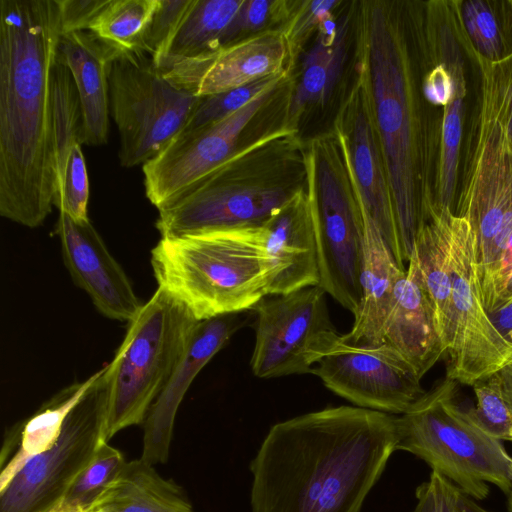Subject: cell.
<instances>
[{"label":"cell","instance_id":"obj_5","mask_svg":"<svg viewBox=\"0 0 512 512\" xmlns=\"http://www.w3.org/2000/svg\"><path fill=\"white\" fill-rule=\"evenodd\" d=\"M151 266L158 287L198 321L253 309L273 281L263 225L161 238Z\"/></svg>","mask_w":512,"mask_h":512},{"label":"cell","instance_id":"obj_11","mask_svg":"<svg viewBox=\"0 0 512 512\" xmlns=\"http://www.w3.org/2000/svg\"><path fill=\"white\" fill-rule=\"evenodd\" d=\"M106 365L68 414L56 441L29 458L0 489V512H46L64 497L99 446L108 442Z\"/></svg>","mask_w":512,"mask_h":512},{"label":"cell","instance_id":"obj_26","mask_svg":"<svg viewBox=\"0 0 512 512\" xmlns=\"http://www.w3.org/2000/svg\"><path fill=\"white\" fill-rule=\"evenodd\" d=\"M453 210L432 206L419 231L411 258L433 306L438 331L447 350L451 306L449 216ZM410 261V260H409Z\"/></svg>","mask_w":512,"mask_h":512},{"label":"cell","instance_id":"obj_48","mask_svg":"<svg viewBox=\"0 0 512 512\" xmlns=\"http://www.w3.org/2000/svg\"><path fill=\"white\" fill-rule=\"evenodd\" d=\"M46 512H87V511L73 509V508L64 506L62 504H57L55 507H53L52 509H50Z\"/></svg>","mask_w":512,"mask_h":512},{"label":"cell","instance_id":"obj_1","mask_svg":"<svg viewBox=\"0 0 512 512\" xmlns=\"http://www.w3.org/2000/svg\"><path fill=\"white\" fill-rule=\"evenodd\" d=\"M397 443V418L361 407L279 422L250 464L252 512H360Z\"/></svg>","mask_w":512,"mask_h":512},{"label":"cell","instance_id":"obj_24","mask_svg":"<svg viewBox=\"0 0 512 512\" xmlns=\"http://www.w3.org/2000/svg\"><path fill=\"white\" fill-rule=\"evenodd\" d=\"M89 512H196L174 481L160 476L143 459L126 462L119 476Z\"/></svg>","mask_w":512,"mask_h":512},{"label":"cell","instance_id":"obj_43","mask_svg":"<svg viewBox=\"0 0 512 512\" xmlns=\"http://www.w3.org/2000/svg\"><path fill=\"white\" fill-rule=\"evenodd\" d=\"M416 498L417 504L412 512H439L437 496L430 479L417 488Z\"/></svg>","mask_w":512,"mask_h":512},{"label":"cell","instance_id":"obj_36","mask_svg":"<svg viewBox=\"0 0 512 512\" xmlns=\"http://www.w3.org/2000/svg\"><path fill=\"white\" fill-rule=\"evenodd\" d=\"M470 59L478 67L479 93L491 104L512 147V55L497 63Z\"/></svg>","mask_w":512,"mask_h":512},{"label":"cell","instance_id":"obj_14","mask_svg":"<svg viewBox=\"0 0 512 512\" xmlns=\"http://www.w3.org/2000/svg\"><path fill=\"white\" fill-rule=\"evenodd\" d=\"M277 87L266 89L219 122L178 133L142 166L149 201L158 210L171 204L228 161L239 149L243 131Z\"/></svg>","mask_w":512,"mask_h":512},{"label":"cell","instance_id":"obj_8","mask_svg":"<svg viewBox=\"0 0 512 512\" xmlns=\"http://www.w3.org/2000/svg\"><path fill=\"white\" fill-rule=\"evenodd\" d=\"M304 153L319 285L354 315L361 301L364 242L363 213L356 185L334 132L315 138Z\"/></svg>","mask_w":512,"mask_h":512},{"label":"cell","instance_id":"obj_21","mask_svg":"<svg viewBox=\"0 0 512 512\" xmlns=\"http://www.w3.org/2000/svg\"><path fill=\"white\" fill-rule=\"evenodd\" d=\"M263 226L273 267L269 295L319 285L318 250L306 189Z\"/></svg>","mask_w":512,"mask_h":512},{"label":"cell","instance_id":"obj_41","mask_svg":"<svg viewBox=\"0 0 512 512\" xmlns=\"http://www.w3.org/2000/svg\"><path fill=\"white\" fill-rule=\"evenodd\" d=\"M512 275V235L507 240L499 258L490 270L482 278L481 288L486 310L491 312L499 298L505 284Z\"/></svg>","mask_w":512,"mask_h":512},{"label":"cell","instance_id":"obj_10","mask_svg":"<svg viewBox=\"0 0 512 512\" xmlns=\"http://www.w3.org/2000/svg\"><path fill=\"white\" fill-rule=\"evenodd\" d=\"M461 178L454 213L474 232L481 280L512 235V147L491 104L480 93Z\"/></svg>","mask_w":512,"mask_h":512},{"label":"cell","instance_id":"obj_39","mask_svg":"<svg viewBox=\"0 0 512 512\" xmlns=\"http://www.w3.org/2000/svg\"><path fill=\"white\" fill-rule=\"evenodd\" d=\"M286 2L272 0H244L233 22L222 39L221 48L243 39L249 32L261 31L273 15H280L287 9ZM262 32V31H261Z\"/></svg>","mask_w":512,"mask_h":512},{"label":"cell","instance_id":"obj_15","mask_svg":"<svg viewBox=\"0 0 512 512\" xmlns=\"http://www.w3.org/2000/svg\"><path fill=\"white\" fill-rule=\"evenodd\" d=\"M312 373L358 407L384 413L404 414L426 392L415 369L387 343L355 346L340 336Z\"/></svg>","mask_w":512,"mask_h":512},{"label":"cell","instance_id":"obj_40","mask_svg":"<svg viewBox=\"0 0 512 512\" xmlns=\"http://www.w3.org/2000/svg\"><path fill=\"white\" fill-rule=\"evenodd\" d=\"M108 0H57L61 34L90 29Z\"/></svg>","mask_w":512,"mask_h":512},{"label":"cell","instance_id":"obj_29","mask_svg":"<svg viewBox=\"0 0 512 512\" xmlns=\"http://www.w3.org/2000/svg\"><path fill=\"white\" fill-rule=\"evenodd\" d=\"M243 1L193 0L161 60L194 58L219 50Z\"/></svg>","mask_w":512,"mask_h":512},{"label":"cell","instance_id":"obj_45","mask_svg":"<svg viewBox=\"0 0 512 512\" xmlns=\"http://www.w3.org/2000/svg\"><path fill=\"white\" fill-rule=\"evenodd\" d=\"M503 397L512 413V361L497 371Z\"/></svg>","mask_w":512,"mask_h":512},{"label":"cell","instance_id":"obj_44","mask_svg":"<svg viewBox=\"0 0 512 512\" xmlns=\"http://www.w3.org/2000/svg\"><path fill=\"white\" fill-rule=\"evenodd\" d=\"M489 316L502 335L512 343V300L490 312Z\"/></svg>","mask_w":512,"mask_h":512},{"label":"cell","instance_id":"obj_25","mask_svg":"<svg viewBox=\"0 0 512 512\" xmlns=\"http://www.w3.org/2000/svg\"><path fill=\"white\" fill-rule=\"evenodd\" d=\"M97 373L62 388L29 418L9 430L2 450H10L15 446L17 449L8 463L1 466L0 489L29 458L47 450L56 441L68 414L91 386Z\"/></svg>","mask_w":512,"mask_h":512},{"label":"cell","instance_id":"obj_7","mask_svg":"<svg viewBox=\"0 0 512 512\" xmlns=\"http://www.w3.org/2000/svg\"><path fill=\"white\" fill-rule=\"evenodd\" d=\"M198 322L186 306L159 287L128 322L122 343L106 365L108 441L127 427L144 423Z\"/></svg>","mask_w":512,"mask_h":512},{"label":"cell","instance_id":"obj_20","mask_svg":"<svg viewBox=\"0 0 512 512\" xmlns=\"http://www.w3.org/2000/svg\"><path fill=\"white\" fill-rule=\"evenodd\" d=\"M383 342L398 351L420 378L446 354L433 306L412 259L396 284Z\"/></svg>","mask_w":512,"mask_h":512},{"label":"cell","instance_id":"obj_23","mask_svg":"<svg viewBox=\"0 0 512 512\" xmlns=\"http://www.w3.org/2000/svg\"><path fill=\"white\" fill-rule=\"evenodd\" d=\"M362 213L364 242L360 276L361 301L350 332L341 335V340L355 346H378L384 343V323L396 284L405 270L399 266L363 207Z\"/></svg>","mask_w":512,"mask_h":512},{"label":"cell","instance_id":"obj_18","mask_svg":"<svg viewBox=\"0 0 512 512\" xmlns=\"http://www.w3.org/2000/svg\"><path fill=\"white\" fill-rule=\"evenodd\" d=\"M56 231L63 262L75 285L87 293L100 314L130 322L143 303L90 220L76 222L59 213Z\"/></svg>","mask_w":512,"mask_h":512},{"label":"cell","instance_id":"obj_47","mask_svg":"<svg viewBox=\"0 0 512 512\" xmlns=\"http://www.w3.org/2000/svg\"><path fill=\"white\" fill-rule=\"evenodd\" d=\"M512 300V275L508 279L507 283L505 284L499 298L497 299L495 306L492 311L497 310L501 306L507 304ZM491 311V312H492ZM490 313V312H489Z\"/></svg>","mask_w":512,"mask_h":512},{"label":"cell","instance_id":"obj_27","mask_svg":"<svg viewBox=\"0 0 512 512\" xmlns=\"http://www.w3.org/2000/svg\"><path fill=\"white\" fill-rule=\"evenodd\" d=\"M331 16L321 23L316 41L303 59L301 77L289 104L290 126L308 106L327 101L342 73L347 23L339 25Z\"/></svg>","mask_w":512,"mask_h":512},{"label":"cell","instance_id":"obj_49","mask_svg":"<svg viewBox=\"0 0 512 512\" xmlns=\"http://www.w3.org/2000/svg\"><path fill=\"white\" fill-rule=\"evenodd\" d=\"M508 507H509V512H512V492L510 493L509 495V504H508Z\"/></svg>","mask_w":512,"mask_h":512},{"label":"cell","instance_id":"obj_42","mask_svg":"<svg viewBox=\"0 0 512 512\" xmlns=\"http://www.w3.org/2000/svg\"><path fill=\"white\" fill-rule=\"evenodd\" d=\"M438 501L439 512H457L456 498L459 489L442 475L432 471L430 475Z\"/></svg>","mask_w":512,"mask_h":512},{"label":"cell","instance_id":"obj_9","mask_svg":"<svg viewBox=\"0 0 512 512\" xmlns=\"http://www.w3.org/2000/svg\"><path fill=\"white\" fill-rule=\"evenodd\" d=\"M109 109L123 167L144 165L181 131L201 97L166 80L144 51H119L108 69Z\"/></svg>","mask_w":512,"mask_h":512},{"label":"cell","instance_id":"obj_3","mask_svg":"<svg viewBox=\"0 0 512 512\" xmlns=\"http://www.w3.org/2000/svg\"><path fill=\"white\" fill-rule=\"evenodd\" d=\"M357 76L364 84L389 180L400 266L433 205L430 152L415 66L402 19L386 2L361 8Z\"/></svg>","mask_w":512,"mask_h":512},{"label":"cell","instance_id":"obj_38","mask_svg":"<svg viewBox=\"0 0 512 512\" xmlns=\"http://www.w3.org/2000/svg\"><path fill=\"white\" fill-rule=\"evenodd\" d=\"M336 0H314L299 3L292 16L289 17L282 33L287 41L290 58L295 55L305 40L314 31L319 29L321 23L329 16L336 6Z\"/></svg>","mask_w":512,"mask_h":512},{"label":"cell","instance_id":"obj_12","mask_svg":"<svg viewBox=\"0 0 512 512\" xmlns=\"http://www.w3.org/2000/svg\"><path fill=\"white\" fill-rule=\"evenodd\" d=\"M451 306L446 377L470 385L512 361V343L485 308L474 232L454 211L449 216Z\"/></svg>","mask_w":512,"mask_h":512},{"label":"cell","instance_id":"obj_6","mask_svg":"<svg viewBox=\"0 0 512 512\" xmlns=\"http://www.w3.org/2000/svg\"><path fill=\"white\" fill-rule=\"evenodd\" d=\"M457 382L445 377L397 418V450L424 460L462 493L485 499L487 483L510 495L512 457L502 442L457 403Z\"/></svg>","mask_w":512,"mask_h":512},{"label":"cell","instance_id":"obj_16","mask_svg":"<svg viewBox=\"0 0 512 512\" xmlns=\"http://www.w3.org/2000/svg\"><path fill=\"white\" fill-rule=\"evenodd\" d=\"M289 47L281 30H265L194 58H165L156 67L174 86L197 97L233 90L286 73Z\"/></svg>","mask_w":512,"mask_h":512},{"label":"cell","instance_id":"obj_30","mask_svg":"<svg viewBox=\"0 0 512 512\" xmlns=\"http://www.w3.org/2000/svg\"><path fill=\"white\" fill-rule=\"evenodd\" d=\"M51 95L57 186L69 151L85 143L80 97L70 69L58 54L51 71Z\"/></svg>","mask_w":512,"mask_h":512},{"label":"cell","instance_id":"obj_28","mask_svg":"<svg viewBox=\"0 0 512 512\" xmlns=\"http://www.w3.org/2000/svg\"><path fill=\"white\" fill-rule=\"evenodd\" d=\"M450 2L469 58L497 63L512 55V0Z\"/></svg>","mask_w":512,"mask_h":512},{"label":"cell","instance_id":"obj_32","mask_svg":"<svg viewBox=\"0 0 512 512\" xmlns=\"http://www.w3.org/2000/svg\"><path fill=\"white\" fill-rule=\"evenodd\" d=\"M121 451L102 443L58 504L89 512L91 506L119 476L126 464Z\"/></svg>","mask_w":512,"mask_h":512},{"label":"cell","instance_id":"obj_4","mask_svg":"<svg viewBox=\"0 0 512 512\" xmlns=\"http://www.w3.org/2000/svg\"><path fill=\"white\" fill-rule=\"evenodd\" d=\"M285 125L240 147L223 165L158 210L161 238L263 225L306 189L304 149Z\"/></svg>","mask_w":512,"mask_h":512},{"label":"cell","instance_id":"obj_37","mask_svg":"<svg viewBox=\"0 0 512 512\" xmlns=\"http://www.w3.org/2000/svg\"><path fill=\"white\" fill-rule=\"evenodd\" d=\"M193 0H157L155 11L141 40V49L154 63L168 52L171 41Z\"/></svg>","mask_w":512,"mask_h":512},{"label":"cell","instance_id":"obj_19","mask_svg":"<svg viewBox=\"0 0 512 512\" xmlns=\"http://www.w3.org/2000/svg\"><path fill=\"white\" fill-rule=\"evenodd\" d=\"M242 313L197 323L182 358L145 418L141 459L152 465L167 461L176 414L187 390L204 366L247 323Z\"/></svg>","mask_w":512,"mask_h":512},{"label":"cell","instance_id":"obj_31","mask_svg":"<svg viewBox=\"0 0 512 512\" xmlns=\"http://www.w3.org/2000/svg\"><path fill=\"white\" fill-rule=\"evenodd\" d=\"M157 0H108L89 31L120 51L141 50Z\"/></svg>","mask_w":512,"mask_h":512},{"label":"cell","instance_id":"obj_2","mask_svg":"<svg viewBox=\"0 0 512 512\" xmlns=\"http://www.w3.org/2000/svg\"><path fill=\"white\" fill-rule=\"evenodd\" d=\"M57 0H0V215L28 228L54 206L51 71Z\"/></svg>","mask_w":512,"mask_h":512},{"label":"cell","instance_id":"obj_34","mask_svg":"<svg viewBox=\"0 0 512 512\" xmlns=\"http://www.w3.org/2000/svg\"><path fill=\"white\" fill-rule=\"evenodd\" d=\"M476 405L470 414L489 436L499 441H512V413L503 397L496 373L472 385Z\"/></svg>","mask_w":512,"mask_h":512},{"label":"cell","instance_id":"obj_46","mask_svg":"<svg viewBox=\"0 0 512 512\" xmlns=\"http://www.w3.org/2000/svg\"><path fill=\"white\" fill-rule=\"evenodd\" d=\"M457 512H490L478 505L473 498L465 495L460 490L456 498Z\"/></svg>","mask_w":512,"mask_h":512},{"label":"cell","instance_id":"obj_35","mask_svg":"<svg viewBox=\"0 0 512 512\" xmlns=\"http://www.w3.org/2000/svg\"><path fill=\"white\" fill-rule=\"evenodd\" d=\"M89 179L81 145L71 148L62 175L57 183L54 206L76 222L88 217Z\"/></svg>","mask_w":512,"mask_h":512},{"label":"cell","instance_id":"obj_33","mask_svg":"<svg viewBox=\"0 0 512 512\" xmlns=\"http://www.w3.org/2000/svg\"><path fill=\"white\" fill-rule=\"evenodd\" d=\"M285 76L286 73H283L223 93L201 97L180 132L200 129L223 120L266 89L277 87Z\"/></svg>","mask_w":512,"mask_h":512},{"label":"cell","instance_id":"obj_13","mask_svg":"<svg viewBox=\"0 0 512 512\" xmlns=\"http://www.w3.org/2000/svg\"><path fill=\"white\" fill-rule=\"evenodd\" d=\"M326 292L310 286L269 295L254 308L255 345L251 368L259 378L312 373L338 343L329 316Z\"/></svg>","mask_w":512,"mask_h":512},{"label":"cell","instance_id":"obj_17","mask_svg":"<svg viewBox=\"0 0 512 512\" xmlns=\"http://www.w3.org/2000/svg\"><path fill=\"white\" fill-rule=\"evenodd\" d=\"M334 127L360 203L400 266L389 180L367 93L358 76L338 111Z\"/></svg>","mask_w":512,"mask_h":512},{"label":"cell","instance_id":"obj_22","mask_svg":"<svg viewBox=\"0 0 512 512\" xmlns=\"http://www.w3.org/2000/svg\"><path fill=\"white\" fill-rule=\"evenodd\" d=\"M119 51L88 30L60 35L57 54L70 69L76 84L84 116L85 145L107 143L108 69Z\"/></svg>","mask_w":512,"mask_h":512}]
</instances>
